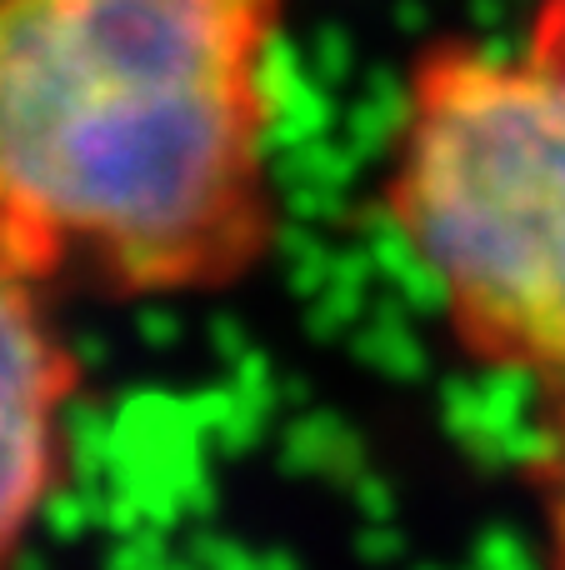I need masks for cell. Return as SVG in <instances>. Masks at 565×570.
Returning <instances> with one entry per match:
<instances>
[{
    "instance_id": "obj_2",
    "label": "cell",
    "mask_w": 565,
    "mask_h": 570,
    "mask_svg": "<svg viewBox=\"0 0 565 570\" xmlns=\"http://www.w3.org/2000/svg\"><path fill=\"white\" fill-rule=\"evenodd\" d=\"M380 216L476 371L526 391L546 556L565 570V0L511 40L410 60Z\"/></svg>"
},
{
    "instance_id": "obj_1",
    "label": "cell",
    "mask_w": 565,
    "mask_h": 570,
    "mask_svg": "<svg viewBox=\"0 0 565 570\" xmlns=\"http://www.w3.org/2000/svg\"><path fill=\"white\" fill-rule=\"evenodd\" d=\"M280 0H0V266L186 301L280 236Z\"/></svg>"
},
{
    "instance_id": "obj_3",
    "label": "cell",
    "mask_w": 565,
    "mask_h": 570,
    "mask_svg": "<svg viewBox=\"0 0 565 570\" xmlns=\"http://www.w3.org/2000/svg\"><path fill=\"white\" fill-rule=\"evenodd\" d=\"M80 361L50 291L0 266V570H16L66 481Z\"/></svg>"
}]
</instances>
